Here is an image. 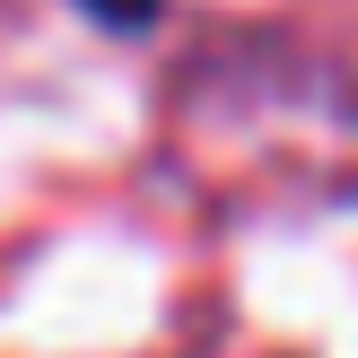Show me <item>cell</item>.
Instances as JSON below:
<instances>
[{"label":"cell","instance_id":"6da1fadb","mask_svg":"<svg viewBox=\"0 0 358 358\" xmlns=\"http://www.w3.org/2000/svg\"><path fill=\"white\" fill-rule=\"evenodd\" d=\"M87 17H105V27H149L157 17V0H79Z\"/></svg>","mask_w":358,"mask_h":358}]
</instances>
